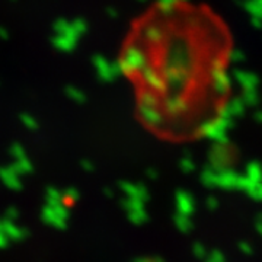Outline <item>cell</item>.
Listing matches in <instances>:
<instances>
[{
	"mask_svg": "<svg viewBox=\"0 0 262 262\" xmlns=\"http://www.w3.org/2000/svg\"><path fill=\"white\" fill-rule=\"evenodd\" d=\"M233 56V32L211 6L156 0L134 20L117 67L133 88L139 124L181 144L210 136L225 120Z\"/></svg>",
	"mask_w": 262,
	"mask_h": 262,
	"instance_id": "6da1fadb",
	"label": "cell"
},
{
	"mask_svg": "<svg viewBox=\"0 0 262 262\" xmlns=\"http://www.w3.org/2000/svg\"><path fill=\"white\" fill-rule=\"evenodd\" d=\"M0 37L3 38V39H8L9 38V34H8V31L5 28H0Z\"/></svg>",
	"mask_w": 262,
	"mask_h": 262,
	"instance_id": "7a4b0ae2",
	"label": "cell"
}]
</instances>
